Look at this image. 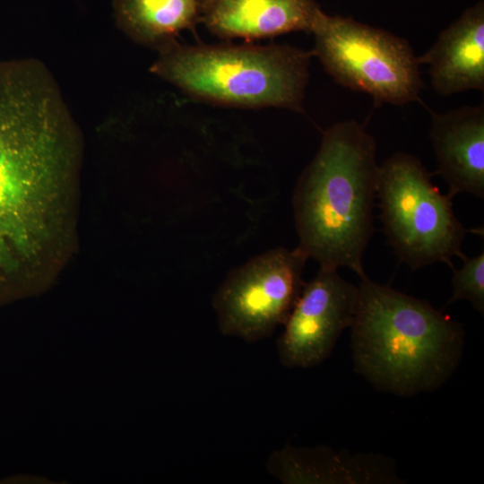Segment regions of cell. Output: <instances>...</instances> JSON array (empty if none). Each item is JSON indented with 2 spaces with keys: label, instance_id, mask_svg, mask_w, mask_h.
I'll return each instance as SVG.
<instances>
[{
  "label": "cell",
  "instance_id": "cell-1",
  "mask_svg": "<svg viewBox=\"0 0 484 484\" xmlns=\"http://www.w3.org/2000/svg\"><path fill=\"white\" fill-rule=\"evenodd\" d=\"M80 129L39 60H0V306L46 290L69 249Z\"/></svg>",
  "mask_w": 484,
  "mask_h": 484
},
{
  "label": "cell",
  "instance_id": "cell-2",
  "mask_svg": "<svg viewBox=\"0 0 484 484\" xmlns=\"http://www.w3.org/2000/svg\"><path fill=\"white\" fill-rule=\"evenodd\" d=\"M376 143L355 120L327 128L293 194L298 246L320 268L367 278L362 257L373 233Z\"/></svg>",
  "mask_w": 484,
  "mask_h": 484
},
{
  "label": "cell",
  "instance_id": "cell-3",
  "mask_svg": "<svg viewBox=\"0 0 484 484\" xmlns=\"http://www.w3.org/2000/svg\"><path fill=\"white\" fill-rule=\"evenodd\" d=\"M358 289L350 326L355 371L376 388L399 396L443 385L462 357V325L426 300L367 277Z\"/></svg>",
  "mask_w": 484,
  "mask_h": 484
},
{
  "label": "cell",
  "instance_id": "cell-4",
  "mask_svg": "<svg viewBox=\"0 0 484 484\" xmlns=\"http://www.w3.org/2000/svg\"><path fill=\"white\" fill-rule=\"evenodd\" d=\"M159 49L150 71L191 98L302 111L312 51L288 45H182Z\"/></svg>",
  "mask_w": 484,
  "mask_h": 484
},
{
  "label": "cell",
  "instance_id": "cell-5",
  "mask_svg": "<svg viewBox=\"0 0 484 484\" xmlns=\"http://www.w3.org/2000/svg\"><path fill=\"white\" fill-rule=\"evenodd\" d=\"M376 197L384 230L400 260L411 269L441 262L454 269L467 232L452 199L431 181L415 156L398 152L378 168Z\"/></svg>",
  "mask_w": 484,
  "mask_h": 484
},
{
  "label": "cell",
  "instance_id": "cell-6",
  "mask_svg": "<svg viewBox=\"0 0 484 484\" xmlns=\"http://www.w3.org/2000/svg\"><path fill=\"white\" fill-rule=\"evenodd\" d=\"M311 33L314 56L337 83L380 103L404 105L419 99V64L406 39L322 10Z\"/></svg>",
  "mask_w": 484,
  "mask_h": 484
},
{
  "label": "cell",
  "instance_id": "cell-7",
  "mask_svg": "<svg viewBox=\"0 0 484 484\" xmlns=\"http://www.w3.org/2000/svg\"><path fill=\"white\" fill-rule=\"evenodd\" d=\"M308 256L299 247H277L230 271L213 296L223 335L254 342L284 324L305 282Z\"/></svg>",
  "mask_w": 484,
  "mask_h": 484
},
{
  "label": "cell",
  "instance_id": "cell-8",
  "mask_svg": "<svg viewBox=\"0 0 484 484\" xmlns=\"http://www.w3.org/2000/svg\"><path fill=\"white\" fill-rule=\"evenodd\" d=\"M359 289L337 270L320 268L307 283L284 323L277 341L281 363L290 368L319 365L332 352L342 331L350 328Z\"/></svg>",
  "mask_w": 484,
  "mask_h": 484
},
{
  "label": "cell",
  "instance_id": "cell-9",
  "mask_svg": "<svg viewBox=\"0 0 484 484\" xmlns=\"http://www.w3.org/2000/svg\"><path fill=\"white\" fill-rule=\"evenodd\" d=\"M268 471L283 483L401 484L393 459L376 453L334 450L325 445L293 447L274 452Z\"/></svg>",
  "mask_w": 484,
  "mask_h": 484
},
{
  "label": "cell",
  "instance_id": "cell-10",
  "mask_svg": "<svg viewBox=\"0 0 484 484\" xmlns=\"http://www.w3.org/2000/svg\"><path fill=\"white\" fill-rule=\"evenodd\" d=\"M430 139L447 195L469 193L484 198V106L431 112Z\"/></svg>",
  "mask_w": 484,
  "mask_h": 484
},
{
  "label": "cell",
  "instance_id": "cell-11",
  "mask_svg": "<svg viewBox=\"0 0 484 484\" xmlns=\"http://www.w3.org/2000/svg\"><path fill=\"white\" fill-rule=\"evenodd\" d=\"M320 11L315 0H203L200 22L219 38L251 40L311 33Z\"/></svg>",
  "mask_w": 484,
  "mask_h": 484
},
{
  "label": "cell",
  "instance_id": "cell-12",
  "mask_svg": "<svg viewBox=\"0 0 484 484\" xmlns=\"http://www.w3.org/2000/svg\"><path fill=\"white\" fill-rule=\"evenodd\" d=\"M419 64L428 65L436 92L443 96L484 90V4L463 13L439 34Z\"/></svg>",
  "mask_w": 484,
  "mask_h": 484
},
{
  "label": "cell",
  "instance_id": "cell-13",
  "mask_svg": "<svg viewBox=\"0 0 484 484\" xmlns=\"http://www.w3.org/2000/svg\"><path fill=\"white\" fill-rule=\"evenodd\" d=\"M203 0H113L117 27L134 41L160 47L200 22Z\"/></svg>",
  "mask_w": 484,
  "mask_h": 484
},
{
  "label": "cell",
  "instance_id": "cell-14",
  "mask_svg": "<svg viewBox=\"0 0 484 484\" xmlns=\"http://www.w3.org/2000/svg\"><path fill=\"white\" fill-rule=\"evenodd\" d=\"M463 264L459 270L454 268L452 277L453 294L448 304L468 300L474 309L484 314V253L474 257H462Z\"/></svg>",
  "mask_w": 484,
  "mask_h": 484
}]
</instances>
